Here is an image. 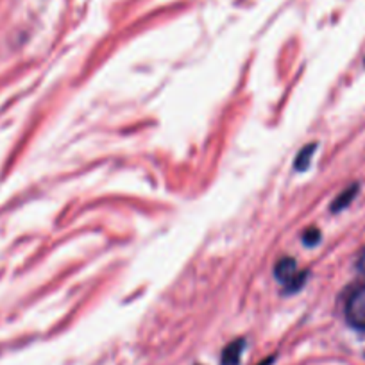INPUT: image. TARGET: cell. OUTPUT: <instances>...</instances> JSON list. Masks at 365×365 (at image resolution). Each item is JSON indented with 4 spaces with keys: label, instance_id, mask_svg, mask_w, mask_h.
<instances>
[{
    "label": "cell",
    "instance_id": "obj_1",
    "mask_svg": "<svg viewBox=\"0 0 365 365\" xmlns=\"http://www.w3.org/2000/svg\"><path fill=\"white\" fill-rule=\"evenodd\" d=\"M276 278L283 283V285L289 289V292L301 289L303 282L307 279V272H299L296 262L292 258H283L276 263V269H274Z\"/></svg>",
    "mask_w": 365,
    "mask_h": 365
},
{
    "label": "cell",
    "instance_id": "obj_4",
    "mask_svg": "<svg viewBox=\"0 0 365 365\" xmlns=\"http://www.w3.org/2000/svg\"><path fill=\"white\" fill-rule=\"evenodd\" d=\"M358 190H360V187H358L356 182H354V185H351L349 188H346V190H344L342 194H340L339 197H336L335 201H333L331 212L336 213V212H340V210L347 208V206H349L351 202L354 201V197H356Z\"/></svg>",
    "mask_w": 365,
    "mask_h": 365
},
{
    "label": "cell",
    "instance_id": "obj_9",
    "mask_svg": "<svg viewBox=\"0 0 365 365\" xmlns=\"http://www.w3.org/2000/svg\"><path fill=\"white\" fill-rule=\"evenodd\" d=\"M364 63H365V61H364Z\"/></svg>",
    "mask_w": 365,
    "mask_h": 365
},
{
    "label": "cell",
    "instance_id": "obj_7",
    "mask_svg": "<svg viewBox=\"0 0 365 365\" xmlns=\"http://www.w3.org/2000/svg\"><path fill=\"white\" fill-rule=\"evenodd\" d=\"M356 269L360 270L361 274H365V249H361V252H360V255H358Z\"/></svg>",
    "mask_w": 365,
    "mask_h": 365
},
{
    "label": "cell",
    "instance_id": "obj_5",
    "mask_svg": "<svg viewBox=\"0 0 365 365\" xmlns=\"http://www.w3.org/2000/svg\"><path fill=\"white\" fill-rule=\"evenodd\" d=\"M315 149H317V143H310V145H307L299 154H297L296 161H294V167H296V170H299V172L307 170L308 165H310V161H312V158H314Z\"/></svg>",
    "mask_w": 365,
    "mask_h": 365
},
{
    "label": "cell",
    "instance_id": "obj_2",
    "mask_svg": "<svg viewBox=\"0 0 365 365\" xmlns=\"http://www.w3.org/2000/svg\"><path fill=\"white\" fill-rule=\"evenodd\" d=\"M346 315L354 328H365V285L351 294L346 304Z\"/></svg>",
    "mask_w": 365,
    "mask_h": 365
},
{
    "label": "cell",
    "instance_id": "obj_6",
    "mask_svg": "<svg viewBox=\"0 0 365 365\" xmlns=\"http://www.w3.org/2000/svg\"><path fill=\"white\" fill-rule=\"evenodd\" d=\"M319 240H321V231H319L317 227H312V230H308L307 233L303 235L304 245H317Z\"/></svg>",
    "mask_w": 365,
    "mask_h": 365
},
{
    "label": "cell",
    "instance_id": "obj_8",
    "mask_svg": "<svg viewBox=\"0 0 365 365\" xmlns=\"http://www.w3.org/2000/svg\"><path fill=\"white\" fill-rule=\"evenodd\" d=\"M272 361H274V356H270V358H267V360H263L259 365H272Z\"/></svg>",
    "mask_w": 365,
    "mask_h": 365
},
{
    "label": "cell",
    "instance_id": "obj_3",
    "mask_svg": "<svg viewBox=\"0 0 365 365\" xmlns=\"http://www.w3.org/2000/svg\"><path fill=\"white\" fill-rule=\"evenodd\" d=\"M245 340L237 339L231 344H227L222 351V358H220V365H238L240 364L242 353H244Z\"/></svg>",
    "mask_w": 365,
    "mask_h": 365
}]
</instances>
